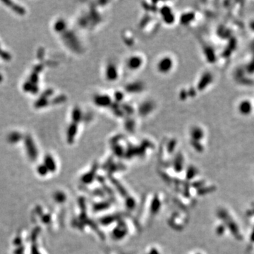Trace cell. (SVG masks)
<instances>
[{
  "instance_id": "1",
  "label": "cell",
  "mask_w": 254,
  "mask_h": 254,
  "mask_svg": "<svg viewBox=\"0 0 254 254\" xmlns=\"http://www.w3.org/2000/svg\"><path fill=\"white\" fill-rule=\"evenodd\" d=\"M2 3L5 4V5L7 6L8 8H9L10 9H12L13 12H15L16 14L19 15H24L26 14V10L23 7H22L19 4H15L14 2H10V1H2Z\"/></svg>"
},
{
  "instance_id": "2",
  "label": "cell",
  "mask_w": 254,
  "mask_h": 254,
  "mask_svg": "<svg viewBox=\"0 0 254 254\" xmlns=\"http://www.w3.org/2000/svg\"><path fill=\"white\" fill-rule=\"evenodd\" d=\"M23 89L24 90L26 91V92H30L32 93H37L38 91V87L37 86V85H33L29 81L26 82L23 85Z\"/></svg>"
},
{
  "instance_id": "3",
  "label": "cell",
  "mask_w": 254,
  "mask_h": 254,
  "mask_svg": "<svg viewBox=\"0 0 254 254\" xmlns=\"http://www.w3.org/2000/svg\"><path fill=\"white\" fill-rule=\"evenodd\" d=\"M240 111L242 112V114L244 115H248L251 110V105L250 102H248L247 101H245L242 102L240 105Z\"/></svg>"
},
{
  "instance_id": "4",
  "label": "cell",
  "mask_w": 254,
  "mask_h": 254,
  "mask_svg": "<svg viewBox=\"0 0 254 254\" xmlns=\"http://www.w3.org/2000/svg\"><path fill=\"white\" fill-rule=\"evenodd\" d=\"M76 130L77 128L75 124H71V125L69 126L67 131V137L69 141H71L73 138L74 137L76 133Z\"/></svg>"
},
{
  "instance_id": "5",
  "label": "cell",
  "mask_w": 254,
  "mask_h": 254,
  "mask_svg": "<svg viewBox=\"0 0 254 254\" xmlns=\"http://www.w3.org/2000/svg\"><path fill=\"white\" fill-rule=\"evenodd\" d=\"M65 28H66V23L63 20H59V21H57L54 26V28L55 31H57V32L58 33L64 31Z\"/></svg>"
},
{
  "instance_id": "6",
  "label": "cell",
  "mask_w": 254,
  "mask_h": 254,
  "mask_svg": "<svg viewBox=\"0 0 254 254\" xmlns=\"http://www.w3.org/2000/svg\"><path fill=\"white\" fill-rule=\"evenodd\" d=\"M48 103L49 102L48 99L44 98L43 97H41L35 103V107L36 108H42L44 107L48 106Z\"/></svg>"
},
{
  "instance_id": "7",
  "label": "cell",
  "mask_w": 254,
  "mask_h": 254,
  "mask_svg": "<svg viewBox=\"0 0 254 254\" xmlns=\"http://www.w3.org/2000/svg\"><path fill=\"white\" fill-rule=\"evenodd\" d=\"M66 100V97L64 95H59L56 97H55L54 99L52 100V103L54 104H58L60 103H62Z\"/></svg>"
},
{
  "instance_id": "8",
  "label": "cell",
  "mask_w": 254,
  "mask_h": 254,
  "mask_svg": "<svg viewBox=\"0 0 254 254\" xmlns=\"http://www.w3.org/2000/svg\"><path fill=\"white\" fill-rule=\"evenodd\" d=\"M21 138V136L19 133L18 132H14L11 133L9 136V139L10 141H19V140Z\"/></svg>"
},
{
  "instance_id": "9",
  "label": "cell",
  "mask_w": 254,
  "mask_h": 254,
  "mask_svg": "<svg viewBox=\"0 0 254 254\" xmlns=\"http://www.w3.org/2000/svg\"><path fill=\"white\" fill-rule=\"evenodd\" d=\"M80 111L79 110H77V109H76L73 111V114H72V118H73V120L75 122H78L79 121L80 119V116H81V114H80Z\"/></svg>"
},
{
  "instance_id": "10",
  "label": "cell",
  "mask_w": 254,
  "mask_h": 254,
  "mask_svg": "<svg viewBox=\"0 0 254 254\" xmlns=\"http://www.w3.org/2000/svg\"><path fill=\"white\" fill-rule=\"evenodd\" d=\"M53 93H54V92H53L52 90H51V89H49V90H45L43 93H42V94L41 95V97H44V98L48 99V97H50V96H51V95H52Z\"/></svg>"
},
{
  "instance_id": "11",
  "label": "cell",
  "mask_w": 254,
  "mask_h": 254,
  "mask_svg": "<svg viewBox=\"0 0 254 254\" xmlns=\"http://www.w3.org/2000/svg\"><path fill=\"white\" fill-rule=\"evenodd\" d=\"M43 69V66L41 65V64H38V65H36L33 69V73H38L41 72V71Z\"/></svg>"
},
{
  "instance_id": "12",
  "label": "cell",
  "mask_w": 254,
  "mask_h": 254,
  "mask_svg": "<svg viewBox=\"0 0 254 254\" xmlns=\"http://www.w3.org/2000/svg\"><path fill=\"white\" fill-rule=\"evenodd\" d=\"M2 79H2V76L1 74H0V82H1L2 81Z\"/></svg>"
},
{
  "instance_id": "13",
  "label": "cell",
  "mask_w": 254,
  "mask_h": 254,
  "mask_svg": "<svg viewBox=\"0 0 254 254\" xmlns=\"http://www.w3.org/2000/svg\"><path fill=\"white\" fill-rule=\"evenodd\" d=\"M2 49H1V48H0V52H2Z\"/></svg>"
}]
</instances>
